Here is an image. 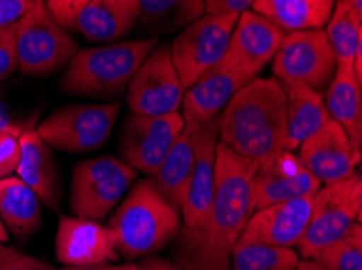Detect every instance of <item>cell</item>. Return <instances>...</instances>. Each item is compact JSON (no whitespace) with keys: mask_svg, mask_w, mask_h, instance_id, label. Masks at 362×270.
I'll return each instance as SVG.
<instances>
[{"mask_svg":"<svg viewBox=\"0 0 362 270\" xmlns=\"http://www.w3.org/2000/svg\"><path fill=\"white\" fill-rule=\"evenodd\" d=\"M257 168L218 142L215 195L205 227L180 233L177 256L185 270H231V252L254 212L252 176Z\"/></svg>","mask_w":362,"mask_h":270,"instance_id":"cell-1","label":"cell"},{"mask_svg":"<svg viewBox=\"0 0 362 270\" xmlns=\"http://www.w3.org/2000/svg\"><path fill=\"white\" fill-rule=\"evenodd\" d=\"M219 142L260 167L286 151V107L276 78H255L235 92L216 122Z\"/></svg>","mask_w":362,"mask_h":270,"instance_id":"cell-2","label":"cell"},{"mask_svg":"<svg viewBox=\"0 0 362 270\" xmlns=\"http://www.w3.org/2000/svg\"><path fill=\"white\" fill-rule=\"evenodd\" d=\"M119 256L129 261L150 257L175 238L180 211L174 207L151 180L136 183L109 219Z\"/></svg>","mask_w":362,"mask_h":270,"instance_id":"cell-3","label":"cell"},{"mask_svg":"<svg viewBox=\"0 0 362 270\" xmlns=\"http://www.w3.org/2000/svg\"><path fill=\"white\" fill-rule=\"evenodd\" d=\"M156 44L158 39L145 37L78 49L65 68L59 87L75 96L96 99L120 96Z\"/></svg>","mask_w":362,"mask_h":270,"instance_id":"cell-4","label":"cell"},{"mask_svg":"<svg viewBox=\"0 0 362 270\" xmlns=\"http://www.w3.org/2000/svg\"><path fill=\"white\" fill-rule=\"evenodd\" d=\"M15 30L18 70L23 75L47 78L67 68L78 44L46 8H31Z\"/></svg>","mask_w":362,"mask_h":270,"instance_id":"cell-5","label":"cell"},{"mask_svg":"<svg viewBox=\"0 0 362 270\" xmlns=\"http://www.w3.org/2000/svg\"><path fill=\"white\" fill-rule=\"evenodd\" d=\"M135 178L136 170L111 156L76 164L72 173L70 211L76 217L100 222L122 201Z\"/></svg>","mask_w":362,"mask_h":270,"instance_id":"cell-6","label":"cell"},{"mask_svg":"<svg viewBox=\"0 0 362 270\" xmlns=\"http://www.w3.org/2000/svg\"><path fill=\"white\" fill-rule=\"evenodd\" d=\"M362 206V181L358 173L322 188L312 197L309 223L299 241L303 259H314L356 223Z\"/></svg>","mask_w":362,"mask_h":270,"instance_id":"cell-7","label":"cell"},{"mask_svg":"<svg viewBox=\"0 0 362 270\" xmlns=\"http://www.w3.org/2000/svg\"><path fill=\"white\" fill-rule=\"evenodd\" d=\"M120 102L72 104L52 112L36 131L51 147L65 152H91L107 141L116 125Z\"/></svg>","mask_w":362,"mask_h":270,"instance_id":"cell-8","label":"cell"},{"mask_svg":"<svg viewBox=\"0 0 362 270\" xmlns=\"http://www.w3.org/2000/svg\"><path fill=\"white\" fill-rule=\"evenodd\" d=\"M238 18V13L203 15L185 26L169 44L174 68L184 91L221 62Z\"/></svg>","mask_w":362,"mask_h":270,"instance_id":"cell-9","label":"cell"},{"mask_svg":"<svg viewBox=\"0 0 362 270\" xmlns=\"http://www.w3.org/2000/svg\"><path fill=\"white\" fill-rule=\"evenodd\" d=\"M272 62L276 80L304 82L319 92L337 71V55L325 30L288 32Z\"/></svg>","mask_w":362,"mask_h":270,"instance_id":"cell-10","label":"cell"},{"mask_svg":"<svg viewBox=\"0 0 362 270\" xmlns=\"http://www.w3.org/2000/svg\"><path fill=\"white\" fill-rule=\"evenodd\" d=\"M184 97L169 44L153 47L127 86V104L132 113L158 117L179 112Z\"/></svg>","mask_w":362,"mask_h":270,"instance_id":"cell-11","label":"cell"},{"mask_svg":"<svg viewBox=\"0 0 362 270\" xmlns=\"http://www.w3.org/2000/svg\"><path fill=\"white\" fill-rule=\"evenodd\" d=\"M185 122L180 112L158 117L130 113L120 131V156L136 172L155 175L171 151Z\"/></svg>","mask_w":362,"mask_h":270,"instance_id":"cell-12","label":"cell"},{"mask_svg":"<svg viewBox=\"0 0 362 270\" xmlns=\"http://www.w3.org/2000/svg\"><path fill=\"white\" fill-rule=\"evenodd\" d=\"M284 36L286 32L265 16L245 10L235 21L221 63L254 80L275 57Z\"/></svg>","mask_w":362,"mask_h":270,"instance_id":"cell-13","label":"cell"},{"mask_svg":"<svg viewBox=\"0 0 362 270\" xmlns=\"http://www.w3.org/2000/svg\"><path fill=\"white\" fill-rule=\"evenodd\" d=\"M320 188L319 178L304 167L293 151H281L263 162L252 176V211L315 196Z\"/></svg>","mask_w":362,"mask_h":270,"instance_id":"cell-14","label":"cell"},{"mask_svg":"<svg viewBox=\"0 0 362 270\" xmlns=\"http://www.w3.org/2000/svg\"><path fill=\"white\" fill-rule=\"evenodd\" d=\"M298 149L299 161L322 185L349 178L361 162V149L353 145L346 131L333 120Z\"/></svg>","mask_w":362,"mask_h":270,"instance_id":"cell-15","label":"cell"},{"mask_svg":"<svg viewBox=\"0 0 362 270\" xmlns=\"http://www.w3.org/2000/svg\"><path fill=\"white\" fill-rule=\"evenodd\" d=\"M56 256L64 266L81 267L117 261L119 252L112 230L106 225L62 216L56 233Z\"/></svg>","mask_w":362,"mask_h":270,"instance_id":"cell-16","label":"cell"},{"mask_svg":"<svg viewBox=\"0 0 362 270\" xmlns=\"http://www.w3.org/2000/svg\"><path fill=\"white\" fill-rule=\"evenodd\" d=\"M312 197L314 196L273 204L252 212L235 245L298 246L309 223Z\"/></svg>","mask_w":362,"mask_h":270,"instance_id":"cell-17","label":"cell"},{"mask_svg":"<svg viewBox=\"0 0 362 270\" xmlns=\"http://www.w3.org/2000/svg\"><path fill=\"white\" fill-rule=\"evenodd\" d=\"M195 126V161L185 201L180 207L184 228L202 230L210 214L216 176V122H192Z\"/></svg>","mask_w":362,"mask_h":270,"instance_id":"cell-18","label":"cell"},{"mask_svg":"<svg viewBox=\"0 0 362 270\" xmlns=\"http://www.w3.org/2000/svg\"><path fill=\"white\" fill-rule=\"evenodd\" d=\"M250 81L249 76L219 62L184 91L180 104L184 122H216L235 92Z\"/></svg>","mask_w":362,"mask_h":270,"instance_id":"cell-19","label":"cell"},{"mask_svg":"<svg viewBox=\"0 0 362 270\" xmlns=\"http://www.w3.org/2000/svg\"><path fill=\"white\" fill-rule=\"evenodd\" d=\"M140 18V0H91L75 16L74 31L90 42H116L129 36Z\"/></svg>","mask_w":362,"mask_h":270,"instance_id":"cell-20","label":"cell"},{"mask_svg":"<svg viewBox=\"0 0 362 270\" xmlns=\"http://www.w3.org/2000/svg\"><path fill=\"white\" fill-rule=\"evenodd\" d=\"M21 159L16 173L52 211H60V178L51 146L30 126L20 136Z\"/></svg>","mask_w":362,"mask_h":270,"instance_id":"cell-21","label":"cell"},{"mask_svg":"<svg viewBox=\"0 0 362 270\" xmlns=\"http://www.w3.org/2000/svg\"><path fill=\"white\" fill-rule=\"evenodd\" d=\"M286 107V141L284 149L294 151L330 122L322 92L299 81L278 80Z\"/></svg>","mask_w":362,"mask_h":270,"instance_id":"cell-22","label":"cell"},{"mask_svg":"<svg viewBox=\"0 0 362 270\" xmlns=\"http://www.w3.org/2000/svg\"><path fill=\"white\" fill-rule=\"evenodd\" d=\"M325 106L330 118L346 131L353 145L362 147V82L351 65H337L327 87Z\"/></svg>","mask_w":362,"mask_h":270,"instance_id":"cell-23","label":"cell"},{"mask_svg":"<svg viewBox=\"0 0 362 270\" xmlns=\"http://www.w3.org/2000/svg\"><path fill=\"white\" fill-rule=\"evenodd\" d=\"M0 219L18 240L31 238L42 227L41 200L20 176L0 178Z\"/></svg>","mask_w":362,"mask_h":270,"instance_id":"cell-24","label":"cell"},{"mask_svg":"<svg viewBox=\"0 0 362 270\" xmlns=\"http://www.w3.org/2000/svg\"><path fill=\"white\" fill-rule=\"evenodd\" d=\"M194 161L195 126L192 122H185L184 130L174 141L161 167L151 176V181L161 195L179 211L185 201V195H187Z\"/></svg>","mask_w":362,"mask_h":270,"instance_id":"cell-25","label":"cell"},{"mask_svg":"<svg viewBox=\"0 0 362 270\" xmlns=\"http://www.w3.org/2000/svg\"><path fill=\"white\" fill-rule=\"evenodd\" d=\"M334 0H255L252 10L284 32L323 30L330 20Z\"/></svg>","mask_w":362,"mask_h":270,"instance_id":"cell-26","label":"cell"},{"mask_svg":"<svg viewBox=\"0 0 362 270\" xmlns=\"http://www.w3.org/2000/svg\"><path fill=\"white\" fill-rule=\"evenodd\" d=\"M205 15L203 0H140L139 30L148 39L174 35Z\"/></svg>","mask_w":362,"mask_h":270,"instance_id":"cell-27","label":"cell"},{"mask_svg":"<svg viewBox=\"0 0 362 270\" xmlns=\"http://www.w3.org/2000/svg\"><path fill=\"white\" fill-rule=\"evenodd\" d=\"M337 65H351L359 41H362V0H334L330 20L327 23Z\"/></svg>","mask_w":362,"mask_h":270,"instance_id":"cell-28","label":"cell"},{"mask_svg":"<svg viewBox=\"0 0 362 270\" xmlns=\"http://www.w3.org/2000/svg\"><path fill=\"white\" fill-rule=\"evenodd\" d=\"M299 256L293 247L235 245L231 252L234 270H294Z\"/></svg>","mask_w":362,"mask_h":270,"instance_id":"cell-29","label":"cell"},{"mask_svg":"<svg viewBox=\"0 0 362 270\" xmlns=\"http://www.w3.org/2000/svg\"><path fill=\"white\" fill-rule=\"evenodd\" d=\"M327 270H362V228L353 223L346 233L317 252L314 257Z\"/></svg>","mask_w":362,"mask_h":270,"instance_id":"cell-30","label":"cell"},{"mask_svg":"<svg viewBox=\"0 0 362 270\" xmlns=\"http://www.w3.org/2000/svg\"><path fill=\"white\" fill-rule=\"evenodd\" d=\"M21 159L20 136L0 131V178H7L16 172Z\"/></svg>","mask_w":362,"mask_h":270,"instance_id":"cell-31","label":"cell"},{"mask_svg":"<svg viewBox=\"0 0 362 270\" xmlns=\"http://www.w3.org/2000/svg\"><path fill=\"white\" fill-rule=\"evenodd\" d=\"M16 70H18V59H16L15 30L0 27V82L10 78Z\"/></svg>","mask_w":362,"mask_h":270,"instance_id":"cell-32","label":"cell"},{"mask_svg":"<svg viewBox=\"0 0 362 270\" xmlns=\"http://www.w3.org/2000/svg\"><path fill=\"white\" fill-rule=\"evenodd\" d=\"M88 2L91 0H47V10L60 26L74 32L75 16Z\"/></svg>","mask_w":362,"mask_h":270,"instance_id":"cell-33","label":"cell"},{"mask_svg":"<svg viewBox=\"0 0 362 270\" xmlns=\"http://www.w3.org/2000/svg\"><path fill=\"white\" fill-rule=\"evenodd\" d=\"M30 10L28 0H0V27H13Z\"/></svg>","mask_w":362,"mask_h":270,"instance_id":"cell-34","label":"cell"},{"mask_svg":"<svg viewBox=\"0 0 362 270\" xmlns=\"http://www.w3.org/2000/svg\"><path fill=\"white\" fill-rule=\"evenodd\" d=\"M252 4H254V0H203L205 15H240L245 10H249Z\"/></svg>","mask_w":362,"mask_h":270,"instance_id":"cell-35","label":"cell"},{"mask_svg":"<svg viewBox=\"0 0 362 270\" xmlns=\"http://www.w3.org/2000/svg\"><path fill=\"white\" fill-rule=\"evenodd\" d=\"M5 270H57L51 264L46 261H41V259L26 256L23 252L13 250L12 256H10Z\"/></svg>","mask_w":362,"mask_h":270,"instance_id":"cell-36","label":"cell"},{"mask_svg":"<svg viewBox=\"0 0 362 270\" xmlns=\"http://www.w3.org/2000/svg\"><path fill=\"white\" fill-rule=\"evenodd\" d=\"M30 122H18L13 117L12 110L7 106V102L4 101L2 94H0V131H7V133H13L16 136L23 135L26 128H30Z\"/></svg>","mask_w":362,"mask_h":270,"instance_id":"cell-37","label":"cell"},{"mask_svg":"<svg viewBox=\"0 0 362 270\" xmlns=\"http://www.w3.org/2000/svg\"><path fill=\"white\" fill-rule=\"evenodd\" d=\"M139 266L141 267V270H185L184 267L177 266V264L168 261V259L156 257V256L145 257Z\"/></svg>","mask_w":362,"mask_h":270,"instance_id":"cell-38","label":"cell"},{"mask_svg":"<svg viewBox=\"0 0 362 270\" xmlns=\"http://www.w3.org/2000/svg\"><path fill=\"white\" fill-rule=\"evenodd\" d=\"M294 270H327L325 267L322 266L319 261H315V259H303L298 262V266L294 267Z\"/></svg>","mask_w":362,"mask_h":270,"instance_id":"cell-39","label":"cell"},{"mask_svg":"<svg viewBox=\"0 0 362 270\" xmlns=\"http://www.w3.org/2000/svg\"><path fill=\"white\" fill-rule=\"evenodd\" d=\"M60 270H120V269H119V266H107V264H100V266H81V267L65 266Z\"/></svg>","mask_w":362,"mask_h":270,"instance_id":"cell-40","label":"cell"},{"mask_svg":"<svg viewBox=\"0 0 362 270\" xmlns=\"http://www.w3.org/2000/svg\"><path fill=\"white\" fill-rule=\"evenodd\" d=\"M12 252H13V247H7L4 246V243H0V270H5V266H7Z\"/></svg>","mask_w":362,"mask_h":270,"instance_id":"cell-41","label":"cell"},{"mask_svg":"<svg viewBox=\"0 0 362 270\" xmlns=\"http://www.w3.org/2000/svg\"><path fill=\"white\" fill-rule=\"evenodd\" d=\"M7 240H8V230L5 228L2 219H0V243H5Z\"/></svg>","mask_w":362,"mask_h":270,"instance_id":"cell-42","label":"cell"},{"mask_svg":"<svg viewBox=\"0 0 362 270\" xmlns=\"http://www.w3.org/2000/svg\"><path fill=\"white\" fill-rule=\"evenodd\" d=\"M31 8H46L47 7V0H28Z\"/></svg>","mask_w":362,"mask_h":270,"instance_id":"cell-43","label":"cell"},{"mask_svg":"<svg viewBox=\"0 0 362 270\" xmlns=\"http://www.w3.org/2000/svg\"><path fill=\"white\" fill-rule=\"evenodd\" d=\"M120 270H141L139 264H125V266H119Z\"/></svg>","mask_w":362,"mask_h":270,"instance_id":"cell-44","label":"cell"},{"mask_svg":"<svg viewBox=\"0 0 362 270\" xmlns=\"http://www.w3.org/2000/svg\"><path fill=\"white\" fill-rule=\"evenodd\" d=\"M254 2H255V0H254Z\"/></svg>","mask_w":362,"mask_h":270,"instance_id":"cell-45","label":"cell"}]
</instances>
